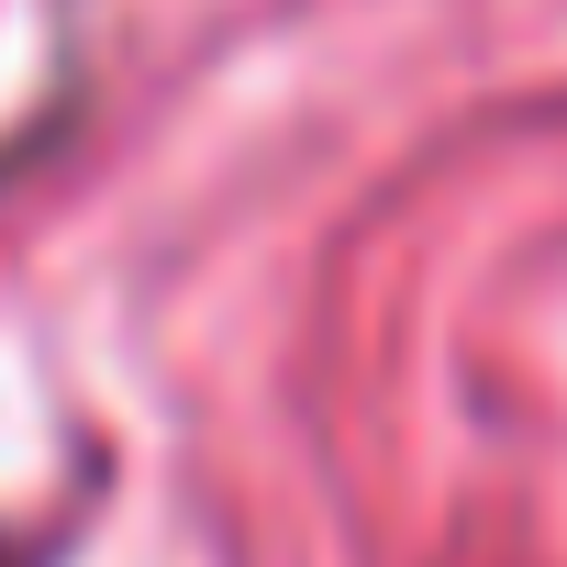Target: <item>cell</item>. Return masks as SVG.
<instances>
[{
	"mask_svg": "<svg viewBox=\"0 0 567 567\" xmlns=\"http://www.w3.org/2000/svg\"><path fill=\"white\" fill-rule=\"evenodd\" d=\"M0 567H23V556H12V545H0Z\"/></svg>",
	"mask_w": 567,
	"mask_h": 567,
	"instance_id": "cell-1",
	"label": "cell"
}]
</instances>
